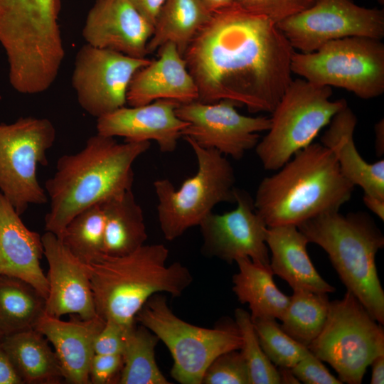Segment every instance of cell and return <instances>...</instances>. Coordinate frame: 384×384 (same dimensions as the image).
<instances>
[{
    "mask_svg": "<svg viewBox=\"0 0 384 384\" xmlns=\"http://www.w3.org/2000/svg\"><path fill=\"white\" fill-rule=\"evenodd\" d=\"M139 12L153 26L165 0H129Z\"/></svg>",
    "mask_w": 384,
    "mask_h": 384,
    "instance_id": "40",
    "label": "cell"
},
{
    "mask_svg": "<svg viewBox=\"0 0 384 384\" xmlns=\"http://www.w3.org/2000/svg\"><path fill=\"white\" fill-rule=\"evenodd\" d=\"M123 367L121 354H96L93 356L89 378L92 384L119 383Z\"/></svg>",
    "mask_w": 384,
    "mask_h": 384,
    "instance_id": "37",
    "label": "cell"
},
{
    "mask_svg": "<svg viewBox=\"0 0 384 384\" xmlns=\"http://www.w3.org/2000/svg\"><path fill=\"white\" fill-rule=\"evenodd\" d=\"M105 215V255L122 256L147 239L143 210L132 190L100 203Z\"/></svg>",
    "mask_w": 384,
    "mask_h": 384,
    "instance_id": "27",
    "label": "cell"
},
{
    "mask_svg": "<svg viewBox=\"0 0 384 384\" xmlns=\"http://www.w3.org/2000/svg\"><path fill=\"white\" fill-rule=\"evenodd\" d=\"M236 106V102L229 100L214 103L195 100L179 104L176 114L188 123L181 132L182 137L235 160L242 159L247 151L255 147L260 139V133L269 129L270 118L241 114Z\"/></svg>",
    "mask_w": 384,
    "mask_h": 384,
    "instance_id": "14",
    "label": "cell"
},
{
    "mask_svg": "<svg viewBox=\"0 0 384 384\" xmlns=\"http://www.w3.org/2000/svg\"><path fill=\"white\" fill-rule=\"evenodd\" d=\"M278 171L264 178L253 199L267 227L299 224L339 211L355 186L342 174L333 152L311 143L297 152Z\"/></svg>",
    "mask_w": 384,
    "mask_h": 384,
    "instance_id": "3",
    "label": "cell"
},
{
    "mask_svg": "<svg viewBox=\"0 0 384 384\" xmlns=\"http://www.w3.org/2000/svg\"><path fill=\"white\" fill-rule=\"evenodd\" d=\"M105 323L99 315L89 319L72 315L71 319L63 321L45 313L38 320L34 329L53 345L66 383H90L94 341Z\"/></svg>",
    "mask_w": 384,
    "mask_h": 384,
    "instance_id": "20",
    "label": "cell"
},
{
    "mask_svg": "<svg viewBox=\"0 0 384 384\" xmlns=\"http://www.w3.org/2000/svg\"><path fill=\"white\" fill-rule=\"evenodd\" d=\"M150 145V142L119 143L97 133L78 152L60 156L54 175L45 183L50 201L45 230L60 238L78 213L132 190L133 164Z\"/></svg>",
    "mask_w": 384,
    "mask_h": 384,
    "instance_id": "2",
    "label": "cell"
},
{
    "mask_svg": "<svg viewBox=\"0 0 384 384\" xmlns=\"http://www.w3.org/2000/svg\"><path fill=\"white\" fill-rule=\"evenodd\" d=\"M46 298L28 282L0 275V339L34 329L46 313Z\"/></svg>",
    "mask_w": 384,
    "mask_h": 384,
    "instance_id": "28",
    "label": "cell"
},
{
    "mask_svg": "<svg viewBox=\"0 0 384 384\" xmlns=\"http://www.w3.org/2000/svg\"><path fill=\"white\" fill-rule=\"evenodd\" d=\"M150 61L83 45L76 53L72 75L79 105L96 118L125 106L133 75Z\"/></svg>",
    "mask_w": 384,
    "mask_h": 384,
    "instance_id": "13",
    "label": "cell"
},
{
    "mask_svg": "<svg viewBox=\"0 0 384 384\" xmlns=\"http://www.w3.org/2000/svg\"><path fill=\"white\" fill-rule=\"evenodd\" d=\"M159 338L137 323L126 334L119 384H169L155 359Z\"/></svg>",
    "mask_w": 384,
    "mask_h": 384,
    "instance_id": "29",
    "label": "cell"
},
{
    "mask_svg": "<svg viewBox=\"0 0 384 384\" xmlns=\"http://www.w3.org/2000/svg\"><path fill=\"white\" fill-rule=\"evenodd\" d=\"M366 207L376 215L380 220H384V199L364 194L363 197Z\"/></svg>",
    "mask_w": 384,
    "mask_h": 384,
    "instance_id": "42",
    "label": "cell"
},
{
    "mask_svg": "<svg viewBox=\"0 0 384 384\" xmlns=\"http://www.w3.org/2000/svg\"><path fill=\"white\" fill-rule=\"evenodd\" d=\"M281 383H300L289 368H279Z\"/></svg>",
    "mask_w": 384,
    "mask_h": 384,
    "instance_id": "45",
    "label": "cell"
},
{
    "mask_svg": "<svg viewBox=\"0 0 384 384\" xmlns=\"http://www.w3.org/2000/svg\"><path fill=\"white\" fill-rule=\"evenodd\" d=\"M378 4H380V5H383L384 4V0H376Z\"/></svg>",
    "mask_w": 384,
    "mask_h": 384,
    "instance_id": "46",
    "label": "cell"
},
{
    "mask_svg": "<svg viewBox=\"0 0 384 384\" xmlns=\"http://www.w3.org/2000/svg\"><path fill=\"white\" fill-rule=\"evenodd\" d=\"M316 0H238V3L252 12L265 15L277 23L309 8Z\"/></svg>",
    "mask_w": 384,
    "mask_h": 384,
    "instance_id": "35",
    "label": "cell"
},
{
    "mask_svg": "<svg viewBox=\"0 0 384 384\" xmlns=\"http://www.w3.org/2000/svg\"><path fill=\"white\" fill-rule=\"evenodd\" d=\"M60 239L75 257L86 264L105 255V215L101 203L90 206L74 216Z\"/></svg>",
    "mask_w": 384,
    "mask_h": 384,
    "instance_id": "31",
    "label": "cell"
},
{
    "mask_svg": "<svg viewBox=\"0 0 384 384\" xmlns=\"http://www.w3.org/2000/svg\"><path fill=\"white\" fill-rule=\"evenodd\" d=\"M184 139L196 156V174L178 189L166 178L154 182L158 220L167 240H174L190 228L198 226L218 204L235 203V176L225 156L188 137Z\"/></svg>",
    "mask_w": 384,
    "mask_h": 384,
    "instance_id": "6",
    "label": "cell"
},
{
    "mask_svg": "<svg viewBox=\"0 0 384 384\" xmlns=\"http://www.w3.org/2000/svg\"><path fill=\"white\" fill-rule=\"evenodd\" d=\"M292 72L316 85L340 87L363 100L375 98L384 92V44L352 36L312 52L295 51Z\"/></svg>",
    "mask_w": 384,
    "mask_h": 384,
    "instance_id": "10",
    "label": "cell"
},
{
    "mask_svg": "<svg viewBox=\"0 0 384 384\" xmlns=\"http://www.w3.org/2000/svg\"><path fill=\"white\" fill-rule=\"evenodd\" d=\"M234 210L222 214L211 212L198 225L203 250L228 263L240 257L270 265L266 243L267 226L257 213L253 198L235 188Z\"/></svg>",
    "mask_w": 384,
    "mask_h": 384,
    "instance_id": "15",
    "label": "cell"
},
{
    "mask_svg": "<svg viewBox=\"0 0 384 384\" xmlns=\"http://www.w3.org/2000/svg\"><path fill=\"white\" fill-rule=\"evenodd\" d=\"M157 51L159 58L151 60L133 75L127 92V104L135 107L158 100L180 104L198 100L197 87L176 46L166 43Z\"/></svg>",
    "mask_w": 384,
    "mask_h": 384,
    "instance_id": "19",
    "label": "cell"
},
{
    "mask_svg": "<svg viewBox=\"0 0 384 384\" xmlns=\"http://www.w3.org/2000/svg\"><path fill=\"white\" fill-rule=\"evenodd\" d=\"M168 257L164 245H144L129 254L103 255L88 264L97 314L130 327L152 295L167 292L180 297L193 277L180 262L167 265Z\"/></svg>",
    "mask_w": 384,
    "mask_h": 384,
    "instance_id": "4",
    "label": "cell"
},
{
    "mask_svg": "<svg viewBox=\"0 0 384 384\" xmlns=\"http://www.w3.org/2000/svg\"><path fill=\"white\" fill-rule=\"evenodd\" d=\"M130 327H126L112 320H105V325L94 341L95 353L122 355L126 334Z\"/></svg>",
    "mask_w": 384,
    "mask_h": 384,
    "instance_id": "38",
    "label": "cell"
},
{
    "mask_svg": "<svg viewBox=\"0 0 384 384\" xmlns=\"http://www.w3.org/2000/svg\"><path fill=\"white\" fill-rule=\"evenodd\" d=\"M235 262L238 272L233 277V290L240 303L248 304L251 319L280 320L289 297L277 287L270 265L247 257H240Z\"/></svg>",
    "mask_w": 384,
    "mask_h": 384,
    "instance_id": "25",
    "label": "cell"
},
{
    "mask_svg": "<svg viewBox=\"0 0 384 384\" xmlns=\"http://www.w3.org/2000/svg\"><path fill=\"white\" fill-rule=\"evenodd\" d=\"M332 93L331 87L292 80L271 112L267 133L255 147L265 170L279 169L348 105L345 99L331 100Z\"/></svg>",
    "mask_w": 384,
    "mask_h": 384,
    "instance_id": "7",
    "label": "cell"
},
{
    "mask_svg": "<svg viewBox=\"0 0 384 384\" xmlns=\"http://www.w3.org/2000/svg\"><path fill=\"white\" fill-rule=\"evenodd\" d=\"M294 53L276 22L236 3L213 12L183 58L198 101L271 113L293 80Z\"/></svg>",
    "mask_w": 384,
    "mask_h": 384,
    "instance_id": "1",
    "label": "cell"
},
{
    "mask_svg": "<svg viewBox=\"0 0 384 384\" xmlns=\"http://www.w3.org/2000/svg\"><path fill=\"white\" fill-rule=\"evenodd\" d=\"M277 25L294 50L309 53L347 37L381 40L384 10L361 6L353 0H316L309 8Z\"/></svg>",
    "mask_w": 384,
    "mask_h": 384,
    "instance_id": "12",
    "label": "cell"
},
{
    "mask_svg": "<svg viewBox=\"0 0 384 384\" xmlns=\"http://www.w3.org/2000/svg\"><path fill=\"white\" fill-rule=\"evenodd\" d=\"M329 303L327 294L294 291L280 326L290 337L308 348L324 326Z\"/></svg>",
    "mask_w": 384,
    "mask_h": 384,
    "instance_id": "30",
    "label": "cell"
},
{
    "mask_svg": "<svg viewBox=\"0 0 384 384\" xmlns=\"http://www.w3.org/2000/svg\"><path fill=\"white\" fill-rule=\"evenodd\" d=\"M179 104L158 100L144 105L122 107L97 118V133L130 142L154 141L161 152L171 153L188 125L176 114Z\"/></svg>",
    "mask_w": 384,
    "mask_h": 384,
    "instance_id": "18",
    "label": "cell"
},
{
    "mask_svg": "<svg viewBox=\"0 0 384 384\" xmlns=\"http://www.w3.org/2000/svg\"><path fill=\"white\" fill-rule=\"evenodd\" d=\"M309 242L328 255L341 281L371 316L384 324V291L375 257L384 247V236L366 213L343 215L338 211L311 218L297 226Z\"/></svg>",
    "mask_w": 384,
    "mask_h": 384,
    "instance_id": "5",
    "label": "cell"
},
{
    "mask_svg": "<svg viewBox=\"0 0 384 384\" xmlns=\"http://www.w3.org/2000/svg\"><path fill=\"white\" fill-rule=\"evenodd\" d=\"M23 384H60L65 381L61 367L48 339L35 329L0 339Z\"/></svg>",
    "mask_w": 384,
    "mask_h": 384,
    "instance_id": "24",
    "label": "cell"
},
{
    "mask_svg": "<svg viewBox=\"0 0 384 384\" xmlns=\"http://www.w3.org/2000/svg\"><path fill=\"white\" fill-rule=\"evenodd\" d=\"M55 138V128L46 118L24 117L0 123V192L20 215L30 205L48 201L37 168L48 165L46 152Z\"/></svg>",
    "mask_w": 384,
    "mask_h": 384,
    "instance_id": "11",
    "label": "cell"
},
{
    "mask_svg": "<svg viewBox=\"0 0 384 384\" xmlns=\"http://www.w3.org/2000/svg\"><path fill=\"white\" fill-rule=\"evenodd\" d=\"M371 384L384 383V354L378 356L371 362Z\"/></svg>",
    "mask_w": 384,
    "mask_h": 384,
    "instance_id": "41",
    "label": "cell"
},
{
    "mask_svg": "<svg viewBox=\"0 0 384 384\" xmlns=\"http://www.w3.org/2000/svg\"><path fill=\"white\" fill-rule=\"evenodd\" d=\"M382 326L346 291L330 302L324 326L308 348L330 364L342 383L360 384L373 360L384 354Z\"/></svg>",
    "mask_w": 384,
    "mask_h": 384,
    "instance_id": "8",
    "label": "cell"
},
{
    "mask_svg": "<svg viewBox=\"0 0 384 384\" xmlns=\"http://www.w3.org/2000/svg\"><path fill=\"white\" fill-rule=\"evenodd\" d=\"M202 383L250 384L248 368L240 350H232L216 357L206 369Z\"/></svg>",
    "mask_w": 384,
    "mask_h": 384,
    "instance_id": "34",
    "label": "cell"
},
{
    "mask_svg": "<svg viewBox=\"0 0 384 384\" xmlns=\"http://www.w3.org/2000/svg\"><path fill=\"white\" fill-rule=\"evenodd\" d=\"M212 14L204 0H165L147 43V53L156 51L166 43H172L183 56L191 41Z\"/></svg>",
    "mask_w": 384,
    "mask_h": 384,
    "instance_id": "26",
    "label": "cell"
},
{
    "mask_svg": "<svg viewBox=\"0 0 384 384\" xmlns=\"http://www.w3.org/2000/svg\"><path fill=\"white\" fill-rule=\"evenodd\" d=\"M329 124L321 143L333 152L342 174L364 194L384 199V160L368 163L359 154L353 139L357 124L354 112L347 105Z\"/></svg>",
    "mask_w": 384,
    "mask_h": 384,
    "instance_id": "23",
    "label": "cell"
},
{
    "mask_svg": "<svg viewBox=\"0 0 384 384\" xmlns=\"http://www.w3.org/2000/svg\"><path fill=\"white\" fill-rule=\"evenodd\" d=\"M154 26L129 0H95L82 28L86 43L145 58Z\"/></svg>",
    "mask_w": 384,
    "mask_h": 384,
    "instance_id": "17",
    "label": "cell"
},
{
    "mask_svg": "<svg viewBox=\"0 0 384 384\" xmlns=\"http://www.w3.org/2000/svg\"><path fill=\"white\" fill-rule=\"evenodd\" d=\"M212 12L230 6L236 3L238 0H204Z\"/></svg>",
    "mask_w": 384,
    "mask_h": 384,
    "instance_id": "44",
    "label": "cell"
},
{
    "mask_svg": "<svg viewBox=\"0 0 384 384\" xmlns=\"http://www.w3.org/2000/svg\"><path fill=\"white\" fill-rule=\"evenodd\" d=\"M48 265V293L46 314L56 318L66 314L89 319L97 314L88 264L75 257L50 232L41 236Z\"/></svg>",
    "mask_w": 384,
    "mask_h": 384,
    "instance_id": "16",
    "label": "cell"
},
{
    "mask_svg": "<svg viewBox=\"0 0 384 384\" xmlns=\"http://www.w3.org/2000/svg\"><path fill=\"white\" fill-rule=\"evenodd\" d=\"M235 325L242 337L240 349L247 363L250 384H280L279 372L262 350L250 314L242 309L235 311Z\"/></svg>",
    "mask_w": 384,
    "mask_h": 384,
    "instance_id": "32",
    "label": "cell"
},
{
    "mask_svg": "<svg viewBox=\"0 0 384 384\" xmlns=\"http://www.w3.org/2000/svg\"><path fill=\"white\" fill-rule=\"evenodd\" d=\"M252 321L262 350L275 366L290 368L309 352L307 347L285 333L276 319Z\"/></svg>",
    "mask_w": 384,
    "mask_h": 384,
    "instance_id": "33",
    "label": "cell"
},
{
    "mask_svg": "<svg viewBox=\"0 0 384 384\" xmlns=\"http://www.w3.org/2000/svg\"><path fill=\"white\" fill-rule=\"evenodd\" d=\"M135 320L166 346L174 360L171 375L181 384H201L206 369L216 357L242 346L236 325L206 329L191 324L175 315L166 297L159 294L149 298Z\"/></svg>",
    "mask_w": 384,
    "mask_h": 384,
    "instance_id": "9",
    "label": "cell"
},
{
    "mask_svg": "<svg viewBox=\"0 0 384 384\" xmlns=\"http://www.w3.org/2000/svg\"><path fill=\"white\" fill-rule=\"evenodd\" d=\"M266 243L271 252L272 272L286 281L293 291L321 294L335 292L314 266L306 249L309 242L296 225L268 227Z\"/></svg>",
    "mask_w": 384,
    "mask_h": 384,
    "instance_id": "22",
    "label": "cell"
},
{
    "mask_svg": "<svg viewBox=\"0 0 384 384\" xmlns=\"http://www.w3.org/2000/svg\"><path fill=\"white\" fill-rule=\"evenodd\" d=\"M295 377L306 384H341L322 363V361L310 351L293 367L290 368Z\"/></svg>",
    "mask_w": 384,
    "mask_h": 384,
    "instance_id": "36",
    "label": "cell"
},
{
    "mask_svg": "<svg viewBox=\"0 0 384 384\" xmlns=\"http://www.w3.org/2000/svg\"><path fill=\"white\" fill-rule=\"evenodd\" d=\"M20 216L0 192V275L28 282L46 299L48 284L40 265L41 236L29 230Z\"/></svg>",
    "mask_w": 384,
    "mask_h": 384,
    "instance_id": "21",
    "label": "cell"
},
{
    "mask_svg": "<svg viewBox=\"0 0 384 384\" xmlns=\"http://www.w3.org/2000/svg\"><path fill=\"white\" fill-rule=\"evenodd\" d=\"M375 130V144L376 152L378 156H381L384 152V120L378 121L374 127Z\"/></svg>",
    "mask_w": 384,
    "mask_h": 384,
    "instance_id": "43",
    "label": "cell"
},
{
    "mask_svg": "<svg viewBox=\"0 0 384 384\" xmlns=\"http://www.w3.org/2000/svg\"><path fill=\"white\" fill-rule=\"evenodd\" d=\"M0 384H23L0 342Z\"/></svg>",
    "mask_w": 384,
    "mask_h": 384,
    "instance_id": "39",
    "label": "cell"
}]
</instances>
